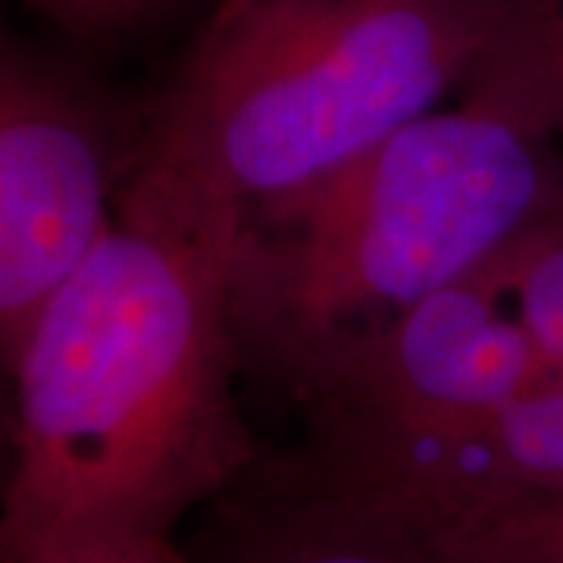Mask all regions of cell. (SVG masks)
I'll return each mask as SVG.
<instances>
[{
  "mask_svg": "<svg viewBox=\"0 0 563 563\" xmlns=\"http://www.w3.org/2000/svg\"><path fill=\"white\" fill-rule=\"evenodd\" d=\"M558 203V132L492 38L461 101L247 217L239 339L295 379L329 347L495 266Z\"/></svg>",
  "mask_w": 563,
  "mask_h": 563,
  "instance_id": "obj_2",
  "label": "cell"
},
{
  "mask_svg": "<svg viewBox=\"0 0 563 563\" xmlns=\"http://www.w3.org/2000/svg\"><path fill=\"white\" fill-rule=\"evenodd\" d=\"M498 276L548 376L563 383V203L504 254Z\"/></svg>",
  "mask_w": 563,
  "mask_h": 563,
  "instance_id": "obj_9",
  "label": "cell"
},
{
  "mask_svg": "<svg viewBox=\"0 0 563 563\" xmlns=\"http://www.w3.org/2000/svg\"><path fill=\"white\" fill-rule=\"evenodd\" d=\"M41 20L81 41L117 38L151 16L161 0H22Z\"/></svg>",
  "mask_w": 563,
  "mask_h": 563,
  "instance_id": "obj_12",
  "label": "cell"
},
{
  "mask_svg": "<svg viewBox=\"0 0 563 563\" xmlns=\"http://www.w3.org/2000/svg\"><path fill=\"white\" fill-rule=\"evenodd\" d=\"M3 563H188L176 539L151 536H88L41 544Z\"/></svg>",
  "mask_w": 563,
  "mask_h": 563,
  "instance_id": "obj_11",
  "label": "cell"
},
{
  "mask_svg": "<svg viewBox=\"0 0 563 563\" xmlns=\"http://www.w3.org/2000/svg\"><path fill=\"white\" fill-rule=\"evenodd\" d=\"M329 470L420 514H461L563 488V383L544 379L476 420L303 444Z\"/></svg>",
  "mask_w": 563,
  "mask_h": 563,
  "instance_id": "obj_7",
  "label": "cell"
},
{
  "mask_svg": "<svg viewBox=\"0 0 563 563\" xmlns=\"http://www.w3.org/2000/svg\"><path fill=\"white\" fill-rule=\"evenodd\" d=\"M548 376L507 301L498 263L329 347L291 383L313 444H344L476 420Z\"/></svg>",
  "mask_w": 563,
  "mask_h": 563,
  "instance_id": "obj_4",
  "label": "cell"
},
{
  "mask_svg": "<svg viewBox=\"0 0 563 563\" xmlns=\"http://www.w3.org/2000/svg\"><path fill=\"white\" fill-rule=\"evenodd\" d=\"M188 563H463L388 495L307 451L257 457L185 548Z\"/></svg>",
  "mask_w": 563,
  "mask_h": 563,
  "instance_id": "obj_6",
  "label": "cell"
},
{
  "mask_svg": "<svg viewBox=\"0 0 563 563\" xmlns=\"http://www.w3.org/2000/svg\"><path fill=\"white\" fill-rule=\"evenodd\" d=\"M501 0H242L217 7L122 195L210 229L329 179L470 79Z\"/></svg>",
  "mask_w": 563,
  "mask_h": 563,
  "instance_id": "obj_3",
  "label": "cell"
},
{
  "mask_svg": "<svg viewBox=\"0 0 563 563\" xmlns=\"http://www.w3.org/2000/svg\"><path fill=\"white\" fill-rule=\"evenodd\" d=\"M229 3H242V0H220V7H229Z\"/></svg>",
  "mask_w": 563,
  "mask_h": 563,
  "instance_id": "obj_13",
  "label": "cell"
},
{
  "mask_svg": "<svg viewBox=\"0 0 563 563\" xmlns=\"http://www.w3.org/2000/svg\"><path fill=\"white\" fill-rule=\"evenodd\" d=\"M242 235L120 195L7 361L3 561L88 536L173 539L261 457L232 388Z\"/></svg>",
  "mask_w": 563,
  "mask_h": 563,
  "instance_id": "obj_1",
  "label": "cell"
},
{
  "mask_svg": "<svg viewBox=\"0 0 563 563\" xmlns=\"http://www.w3.org/2000/svg\"><path fill=\"white\" fill-rule=\"evenodd\" d=\"M407 510L420 517L463 563H563V488L461 514Z\"/></svg>",
  "mask_w": 563,
  "mask_h": 563,
  "instance_id": "obj_8",
  "label": "cell"
},
{
  "mask_svg": "<svg viewBox=\"0 0 563 563\" xmlns=\"http://www.w3.org/2000/svg\"><path fill=\"white\" fill-rule=\"evenodd\" d=\"M498 41L523 66L563 147V0H501Z\"/></svg>",
  "mask_w": 563,
  "mask_h": 563,
  "instance_id": "obj_10",
  "label": "cell"
},
{
  "mask_svg": "<svg viewBox=\"0 0 563 563\" xmlns=\"http://www.w3.org/2000/svg\"><path fill=\"white\" fill-rule=\"evenodd\" d=\"M117 151L88 81L3 38L0 347L3 363L117 220Z\"/></svg>",
  "mask_w": 563,
  "mask_h": 563,
  "instance_id": "obj_5",
  "label": "cell"
}]
</instances>
